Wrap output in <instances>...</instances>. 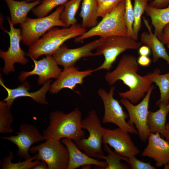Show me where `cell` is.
<instances>
[{
	"mask_svg": "<svg viewBox=\"0 0 169 169\" xmlns=\"http://www.w3.org/2000/svg\"><path fill=\"white\" fill-rule=\"evenodd\" d=\"M129 132L120 128L114 129H106L103 143L114 148L115 152L130 158L136 156L140 151L132 141Z\"/></svg>",
	"mask_w": 169,
	"mask_h": 169,
	"instance_id": "14",
	"label": "cell"
},
{
	"mask_svg": "<svg viewBox=\"0 0 169 169\" xmlns=\"http://www.w3.org/2000/svg\"><path fill=\"white\" fill-rule=\"evenodd\" d=\"M94 72V70L91 69L80 71L75 66L64 69L51 84L49 91L50 93L54 94L65 88L74 90L77 85L82 84L84 78L91 75Z\"/></svg>",
	"mask_w": 169,
	"mask_h": 169,
	"instance_id": "16",
	"label": "cell"
},
{
	"mask_svg": "<svg viewBox=\"0 0 169 169\" xmlns=\"http://www.w3.org/2000/svg\"><path fill=\"white\" fill-rule=\"evenodd\" d=\"M167 47L169 49V44H167Z\"/></svg>",
	"mask_w": 169,
	"mask_h": 169,
	"instance_id": "45",
	"label": "cell"
},
{
	"mask_svg": "<svg viewBox=\"0 0 169 169\" xmlns=\"http://www.w3.org/2000/svg\"><path fill=\"white\" fill-rule=\"evenodd\" d=\"M86 31V28L77 23L68 28H52L29 47L26 54L35 59L42 55H52L65 42L80 36Z\"/></svg>",
	"mask_w": 169,
	"mask_h": 169,
	"instance_id": "3",
	"label": "cell"
},
{
	"mask_svg": "<svg viewBox=\"0 0 169 169\" xmlns=\"http://www.w3.org/2000/svg\"><path fill=\"white\" fill-rule=\"evenodd\" d=\"M9 8L10 20L14 25L21 24L27 19L28 13L40 4L42 0H36L27 2L25 0L17 1L15 0H4Z\"/></svg>",
	"mask_w": 169,
	"mask_h": 169,
	"instance_id": "21",
	"label": "cell"
},
{
	"mask_svg": "<svg viewBox=\"0 0 169 169\" xmlns=\"http://www.w3.org/2000/svg\"><path fill=\"white\" fill-rule=\"evenodd\" d=\"M69 0H42L41 3L32 10L33 14L38 18L44 17L55 7L63 5Z\"/></svg>",
	"mask_w": 169,
	"mask_h": 169,
	"instance_id": "31",
	"label": "cell"
},
{
	"mask_svg": "<svg viewBox=\"0 0 169 169\" xmlns=\"http://www.w3.org/2000/svg\"><path fill=\"white\" fill-rule=\"evenodd\" d=\"M164 137H165L166 141L169 144V129H166Z\"/></svg>",
	"mask_w": 169,
	"mask_h": 169,
	"instance_id": "40",
	"label": "cell"
},
{
	"mask_svg": "<svg viewBox=\"0 0 169 169\" xmlns=\"http://www.w3.org/2000/svg\"><path fill=\"white\" fill-rule=\"evenodd\" d=\"M64 6H58L51 14L46 16L32 18L27 17L25 21L20 24L23 43L30 46L52 28L65 27L60 18Z\"/></svg>",
	"mask_w": 169,
	"mask_h": 169,
	"instance_id": "6",
	"label": "cell"
},
{
	"mask_svg": "<svg viewBox=\"0 0 169 169\" xmlns=\"http://www.w3.org/2000/svg\"><path fill=\"white\" fill-rule=\"evenodd\" d=\"M31 59L34 64V68L31 71L20 73L18 79L21 82L25 81L28 76L37 75L39 76L38 85L44 84L50 79H56L62 71L52 55H46L45 57L38 61Z\"/></svg>",
	"mask_w": 169,
	"mask_h": 169,
	"instance_id": "15",
	"label": "cell"
},
{
	"mask_svg": "<svg viewBox=\"0 0 169 169\" xmlns=\"http://www.w3.org/2000/svg\"><path fill=\"white\" fill-rule=\"evenodd\" d=\"M159 109L155 112L149 110L147 124L151 132H158L164 137L166 132V117L169 113V102L166 105L159 106Z\"/></svg>",
	"mask_w": 169,
	"mask_h": 169,
	"instance_id": "24",
	"label": "cell"
},
{
	"mask_svg": "<svg viewBox=\"0 0 169 169\" xmlns=\"http://www.w3.org/2000/svg\"><path fill=\"white\" fill-rule=\"evenodd\" d=\"M7 20L9 23L10 30L8 31L3 28V31L9 35L10 38V46L7 51L1 50L0 57L4 62V65L3 72L5 75L15 70L14 64L18 63L22 65L26 64L28 60L25 57V52L20 47V43L22 40L21 29L15 28L12 23L10 18L8 16Z\"/></svg>",
	"mask_w": 169,
	"mask_h": 169,
	"instance_id": "11",
	"label": "cell"
},
{
	"mask_svg": "<svg viewBox=\"0 0 169 169\" xmlns=\"http://www.w3.org/2000/svg\"><path fill=\"white\" fill-rule=\"evenodd\" d=\"M164 169H169V162L166 163L164 165Z\"/></svg>",
	"mask_w": 169,
	"mask_h": 169,
	"instance_id": "41",
	"label": "cell"
},
{
	"mask_svg": "<svg viewBox=\"0 0 169 169\" xmlns=\"http://www.w3.org/2000/svg\"><path fill=\"white\" fill-rule=\"evenodd\" d=\"M51 80H48L39 90L33 92H30V87L29 83L24 81L16 88L11 89L7 87L0 78V84L7 91L8 95L3 100L11 108L15 100L20 97H29L37 103L43 105L48 104L46 100V95L51 87Z\"/></svg>",
	"mask_w": 169,
	"mask_h": 169,
	"instance_id": "17",
	"label": "cell"
},
{
	"mask_svg": "<svg viewBox=\"0 0 169 169\" xmlns=\"http://www.w3.org/2000/svg\"><path fill=\"white\" fill-rule=\"evenodd\" d=\"M129 159L128 164L132 169H156L150 162H145L137 159L135 156H131Z\"/></svg>",
	"mask_w": 169,
	"mask_h": 169,
	"instance_id": "34",
	"label": "cell"
},
{
	"mask_svg": "<svg viewBox=\"0 0 169 169\" xmlns=\"http://www.w3.org/2000/svg\"><path fill=\"white\" fill-rule=\"evenodd\" d=\"M122 0H105L98 5L97 16L102 18L111 12Z\"/></svg>",
	"mask_w": 169,
	"mask_h": 169,
	"instance_id": "33",
	"label": "cell"
},
{
	"mask_svg": "<svg viewBox=\"0 0 169 169\" xmlns=\"http://www.w3.org/2000/svg\"><path fill=\"white\" fill-rule=\"evenodd\" d=\"M154 88V86L152 85L142 100L136 105H134L125 98L120 100V102L125 107L128 113L129 119L128 124L132 126L135 125L139 138L143 142H146L151 132L147 120L150 100Z\"/></svg>",
	"mask_w": 169,
	"mask_h": 169,
	"instance_id": "10",
	"label": "cell"
},
{
	"mask_svg": "<svg viewBox=\"0 0 169 169\" xmlns=\"http://www.w3.org/2000/svg\"><path fill=\"white\" fill-rule=\"evenodd\" d=\"M72 140L64 138L61 141L67 147L69 153V161L67 169H75L87 165H95L104 169L107 166L108 164L106 161H99L82 152Z\"/></svg>",
	"mask_w": 169,
	"mask_h": 169,
	"instance_id": "19",
	"label": "cell"
},
{
	"mask_svg": "<svg viewBox=\"0 0 169 169\" xmlns=\"http://www.w3.org/2000/svg\"><path fill=\"white\" fill-rule=\"evenodd\" d=\"M27 2H34L36 1V0H25Z\"/></svg>",
	"mask_w": 169,
	"mask_h": 169,
	"instance_id": "44",
	"label": "cell"
},
{
	"mask_svg": "<svg viewBox=\"0 0 169 169\" xmlns=\"http://www.w3.org/2000/svg\"><path fill=\"white\" fill-rule=\"evenodd\" d=\"M158 132H151L148 137V143L141 154L142 156L153 159L156 166L161 167L169 162V144L161 138Z\"/></svg>",
	"mask_w": 169,
	"mask_h": 169,
	"instance_id": "18",
	"label": "cell"
},
{
	"mask_svg": "<svg viewBox=\"0 0 169 169\" xmlns=\"http://www.w3.org/2000/svg\"><path fill=\"white\" fill-rule=\"evenodd\" d=\"M14 158L13 152L9 151V156L2 161L1 168L2 169H30L40 161L36 159L35 156L28 160L18 163H13L12 160Z\"/></svg>",
	"mask_w": 169,
	"mask_h": 169,
	"instance_id": "28",
	"label": "cell"
},
{
	"mask_svg": "<svg viewBox=\"0 0 169 169\" xmlns=\"http://www.w3.org/2000/svg\"><path fill=\"white\" fill-rule=\"evenodd\" d=\"M137 62L141 66H148L151 63V59L148 56L140 55L137 59Z\"/></svg>",
	"mask_w": 169,
	"mask_h": 169,
	"instance_id": "36",
	"label": "cell"
},
{
	"mask_svg": "<svg viewBox=\"0 0 169 169\" xmlns=\"http://www.w3.org/2000/svg\"><path fill=\"white\" fill-rule=\"evenodd\" d=\"M137 59L133 55H123L116 68L108 72L104 76L105 80L110 85L121 80L129 87L128 90L120 92L119 95L133 104L138 103L143 99L152 85L151 82L137 73L139 67Z\"/></svg>",
	"mask_w": 169,
	"mask_h": 169,
	"instance_id": "1",
	"label": "cell"
},
{
	"mask_svg": "<svg viewBox=\"0 0 169 169\" xmlns=\"http://www.w3.org/2000/svg\"><path fill=\"white\" fill-rule=\"evenodd\" d=\"M143 76L152 83H155L158 87L160 96V99L156 102V105L159 106L167 105L169 102V72L161 74L160 70L157 68Z\"/></svg>",
	"mask_w": 169,
	"mask_h": 169,
	"instance_id": "23",
	"label": "cell"
},
{
	"mask_svg": "<svg viewBox=\"0 0 169 169\" xmlns=\"http://www.w3.org/2000/svg\"><path fill=\"white\" fill-rule=\"evenodd\" d=\"M105 38H100L81 47L69 49L62 44L52 55L58 65L64 69L75 66L76 63L84 57L96 56L92 51L102 44Z\"/></svg>",
	"mask_w": 169,
	"mask_h": 169,
	"instance_id": "12",
	"label": "cell"
},
{
	"mask_svg": "<svg viewBox=\"0 0 169 169\" xmlns=\"http://www.w3.org/2000/svg\"><path fill=\"white\" fill-rule=\"evenodd\" d=\"M82 0H69L63 5L64 9L60 16V18L68 28L77 23L75 15Z\"/></svg>",
	"mask_w": 169,
	"mask_h": 169,
	"instance_id": "26",
	"label": "cell"
},
{
	"mask_svg": "<svg viewBox=\"0 0 169 169\" xmlns=\"http://www.w3.org/2000/svg\"><path fill=\"white\" fill-rule=\"evenodd\" d=\"M124 18L128 35L134 39L133 32L134 22L133 7L131 0H125Z\"/></svg>",
	"mask_w": 169,
	"mask_h": 169,
	"instance_id": "32",
	"label": "cell"
},
{
	"mask_svg": "<svg viewBox=\"0 0 169 169\" xmlns=\"http://www.w3.org/2000/svg\"><path fill=\"white\" fill-rule=\"evenodd\" d=\"M151 52L150 49L146 45L141 46L138 49V53L140 55L148 56Z\"/></svg>",
	"mask_w": 169,
	"mask_h": 169,
	"instance_id": "38",
	"label": "cell"
},
{
	"mask_svg": "<svg viewBox=\"0 0 169 169\" xmlns=\"http://www.w3.org/2000/svg\"><path fill=\"white\" fill-rule=\"evenodd\" d=\"M96 0L97 3V4L98 5L99 4H100V3H101V2H103L105 0Z\"/></svg>",
	"mask_w": 169,
	"mask_h": 169,
	"instance_id": "42",
	"label": "cell"
},
{
	"mask_svg": "<svg viewBox=\"0 0 169 169\" xmlns=\"http://www.w3.org/2000/svg\"><path fill=\"white\" fill-rule=\"evenodd\" d=\"M125 6V0H122L96 26L74 38V42L78 43L96 36L103 38L113 36H129L124 18Z\"/></svg>",
	"mask_w": 169,
	"mask_h": 169,
	"instance_id": "4",
	"label": "cell"
},
{
	"mask_svg": "<svg viewBox=\"0 0 169 169\" xmlns=\"http://www.w3.org/2000/svg\"><path fill=\"white\" fill-rule=\"evenodd\" d=\"M149 1H152V0H149Z\"/></svg>",
	"mask_w": 169,
	"mask_h": 169,
	"instance_id": "46",
	"label": "cell"
},
{
	"mask_svg": "<svg viewBox=\"0 0 169 169\" xmlns=\"http://www.w3.org/2000/svg\"><path fill=\"white\" fill-rule=\"evenodd\" d=\"M19 130L20 132H16L17 135L15 136L1 138L10 141L17 146L18 148L17 154L21 159H29L32 157L29 153L31 146L34 143L45 140V139L37 128L31 125L22 124Z\"/></svg>",
	"mask_w": 169,
	"mask_h": 169,
	"instance_id": "13",
	"label": "cell"
},
{
	"mask_svg": "<svg viewBox=\"0 0 169 169\" xmlns=\"http://www.w3.org/2000/svg\"><path fill=\"white\" fill-rule=\"evenodd\" d=\"M10 108L4 100L0 102V133H11L13 132L11 127L13 118Z\"/></svg>",
	"mask_w": 169,
	"mask_h": 169,
	"instance_id": "29",
	"label": "cell"
},
{
	"mask_svg": "<svg viewBox=\"0 0 169 169\" xmlns=\"http://www.w3.org/2000/svg\"><path fill=\"white\" fill-rule=\"evenodd\" d=\"M166 129H169V122L166 125Z\"/></svg>",
	"mask_w": 169,
	"mask_h": 169,
	"instance_id": "43",
	"label": "cell"
},
{
	"mask_svg": "<svg viewBox=\"0 0 169 169\" xmlns=\"http://www.w3.org/2000/svg\"><path fill=\"white\" fill-rule=\"evenodd\" d=\"M32 169H48L47 164L45 161H41L33 166Z\"/></svg>",
	"mask_w": 169,
	"mask_h": 169,
	"instance_id": "39",
	"label": "cell"
},
{
	"mask_svg": "<svg viewBox=\"0 0 169 169\" xmlns=\"http://www.w3.org/2000/svg\"><path fill=\"white\" fill-rule=\"evenodd\" d=\"M83 129H86L89 136L87 138H83L74 141L77 147L83 150L89 156L100 159L104 155L102 145L103 138L106 128L102 127L100 120L95 110L90 111L87 116L81 122Z\"/></svg>",
	"mask_w": 169,
	"mask_h": 169,
	"instance_id": "5",
	"label": "cell"
},
{
	"mask_svg": "<svg viewBox=\"0 0 169 169\" xmlns=\"http://www.w3.org/2000/svg\"><path fill=\"white\" fill-rule=\"evenodd\" d=\"M145 12L151 18L154 33L161 41L164 28L169 23V5L165 8H157L148 5Z\"/></svg>",
	"mask_w": 169,
	"mask_h": 169,
	"instance_id": "22",
	"label": "cell"
},
{
	"mask_svg": "<svg viewBox=\"0 0 169 169\" xmlns=\"http://www.w3.org/2000/svg\"><path fill=\"white\" fill-rule=\"evenodd\" d=\"M115 90L113 86L110 87L108 92L101 88L98 91V95L102 99L104 108L103 123H113L129 133L138 134L135 127L130 125L126 121L129 115L123 110L120 102L114 98Z\"/></svg>",
	"mask_w": 169,
	"mask_h": 169,
	"instance_id": "9",
	"label": "cell"
},
{
	"mask_svg": "<svg viewBox=\"0 0 169 169\" xmlns=\"http://www.w3.org/2000/svg\"><path fill=\"white\" fill-rule=\"evenodd\" d=\"M98 4L96 0H82L79 16L82 19L81 25L85 28H91L99 23L98 20Z\"/></svg>",
	"mask_w": 169,
	"mask_h": 169,
	"instance_id": "25",
	"label": "cell"
},
{
	"mask_svg": "<svg viewBox=\"0 0 169 169\" xmlns=\"http://www.w3.org/2000/svg\"><path fill=\"white\" fill-rule=\"evenodd\" d=\"M104 151L108 153V155L107 156H101L100 159L105 160L107 163L108 165L105 169H131L130 166L120 162L121 160H123L128 163V158L114 152L107 143H104Z\"/></svg>",
	"mask_w": 169,
	"mask_h": 169,
	"instance_id": "27",
	"label": "cell"
},
{
	"mask_svg": "<svg viewBox=\"0 0 169 169\" xmlns=\"http://www.w3.org/2000/svg\"><path fill=\"white\" fill-rule=\"evenodd\" d=\"M45 141L30 148L29 152L35 154L36 159L46 162L49 169H67L69 156L66 146L60 140L50 138Z\"/></svg>",
	"mask_w": 169,
	"mask_h": 169,
	"instance_id": "8",
	"label": "cell"
},
{
	"mask_svg": "<svg viewBox=\"0 0 169 169\" xmlns=\"http://www.w3.org/2000/svg\"><path fill=\"white\" fill-rule=\"evenodd\" d=\"M161 42L164 44H169V23L164 27Z\"/></svg>",
	"mask_w": 169,
	"mask_h": 169,
	"instance_id": "37",
	"label": "cell"
},
{
	"mask_svg": "<svg viewBox=\"0 0 169 169\" xmlns=\"http://www.w3.org/2000/svg\"><path fill=\"white\" fill-rule=\"evenodd\" d=\"M149 0H134L133 13L134 22L133 32L134 39L137 40L138 33L141 27V17L148 5Z\"/></svg>",
	"mask_w": 169,
	"mask_h": 169,
	"instance_id": "30",
	"label": "cell"
},
{
	"mask_svg": "<svg viewBox=\"0 0 169 169\" xmlns=\"http://www.w3.org/2000/svg\"><path fill=\"white\" fill-rule=\"evenodd\" d=\"M82 116L78 108L66 114L59 110L51 112L49 125L43 134L45 140L68 138L74 141L85 138V132L81 127Z\"/></svg>",
	"mask_w": 169,
	"mask_h": 169,
	"instance_id": "2",
	"label": "cell"
},
{
	"mask_svg": "<svg viewBox=\"0 0 169 169\" xmlns=\"http://www.w3.org/2000/svg\"><path fill=\"white\" fill-rule=\"evenodd\" d=\"M149 5L157 8H163L169 5V0H152Z\"/></svg>",
	"mask_w": 169,
	"mask_h": 169,
	"instance_id": "35",
	"label": "cell"
},
{
	"mask_svg": "<svg viewBox=\"0 0 169 169\" xmlns=\"http://www.w3.org/2000/svg\"><path fill=\"white\" fill-rule=\"evenodd\" d=\"M142 19L148 32H144L142 33L141 38V43L149 47L151 50L153 62L156 63L159 59L161 58L166 60L169 64V55L164 44L156 35L152 33L151 27L148 21L144 17Z\"/></svg>",
	"mask_w": 169,
	"mask_h": 169,
	"instance_id": "20",
	"label": "cell"
},
{
	"mask_svg": "<svg viewBox=\"0 0 169 169\" xmlns=\"http://www.w3.org/2000/svg\"><path fill=\"white\" fill-rule=\"evenodd\" d=\"M137 41L127 36H113L105 38L103 44L96 48L95 53L96 56L103 55L104 61L100 66L94 69V72L102 69L110 70L121 53L128 49H138L142 43Z\"/></svg>",
	"mask_w": 169,
	"mask_h": 169,
	"instance_id": "7",
	"label": "cell"
}]
</instances>
